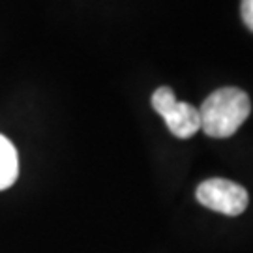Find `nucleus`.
Segmentation results:
<instances>
[{
    "label": "nucleus",
    "mask_w": 253,
    "mask_h": 253,
    "mask_svg": "<svg viewBox=\"0 0 253 253\" xmlns=\"http://www.w3.org/2000/svg\"><path fill=\"white\" fill-rule=\"evenodd\" d=\"M252 113V101L244 90L223 86L214 90L199 109L201 129L208 137L225 139L236 133Z\"/></svg>",
    "instance_id": "1"
},
{
    "label": "nucleus",
    "mask_w": 253,
    "mask_h": 253,
    "mask_svg": "<svg viewBox=\"0 0 253 253\" xmlns=\"http://www.w3.org/2000/svg\"><path fill=\"white\" fill-rule=\"evenodd\" d=\"M152 107L158 115H162L169 131L178 139H190L201 129L199 109L186 101H178L169 86H160L154 92Z\"/></svg>",
    "instance_id": "2"
},
{
    "label": "nucleus",
    "mask_w": 253,
    "mask_h": 253,
    "mask_svg": "<svg viewBox=\"0 0 253 253\" xmlns=\"http://www.w3.org/2000/svg\"><path fill=\"white\" fill-rule=\"evenodd\" d=\"M240 13H242L244 25L253 32V0H242V4H240Z\"/></svg>",
    "instance_id": "5"
},
{
    "label": "nucleus",
    "mask_w": 253,
    "mask_h": 253,
    "mask_svg": "<svg viewBox=\"0 0 253 253\" xmlns=\"http://www.w3.org/2000/svg\"><path fill=\"white\" fill-rule=\"evenodd\" d=\"M19 174V156L8 137L0 135V191L13 186Z\"/></svg>",
    "instance_id": "4"
},
{
    "label": "nucleus",
    "mask_w": 253,
    "mask_h": 253,
    "mask_svg": "<svg viewBox=\"0 0 253 253\" xmlns=\"http://www.w3.org/2000/svg\"><path fill=\"white\" fill-rule=\"evenodd\" d=\"M195 197L203 207L225 216H238L248 207V191L244 186L225 178H208L201 182Z\"/></svg>",
    "instance_id": "3"
}]
</instances>
